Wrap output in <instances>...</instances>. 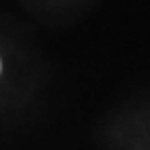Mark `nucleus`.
I'll list each match as a JSON object with an SVG mask.
<instances>
[{"instance_id": "nucleus-1", "label": "nucleus", "mask_w": 150, "mask_h": 150, "mask_svg": "<svg viewBox=\"0 0 150 150\" xmlns=\"http://www.w3.org/2000/svg\"><path fill=\"white\" fill-rule=\"evenodd\" d=\"M0 69H2V65H0Z\"/></svg>"}]
</instances>
